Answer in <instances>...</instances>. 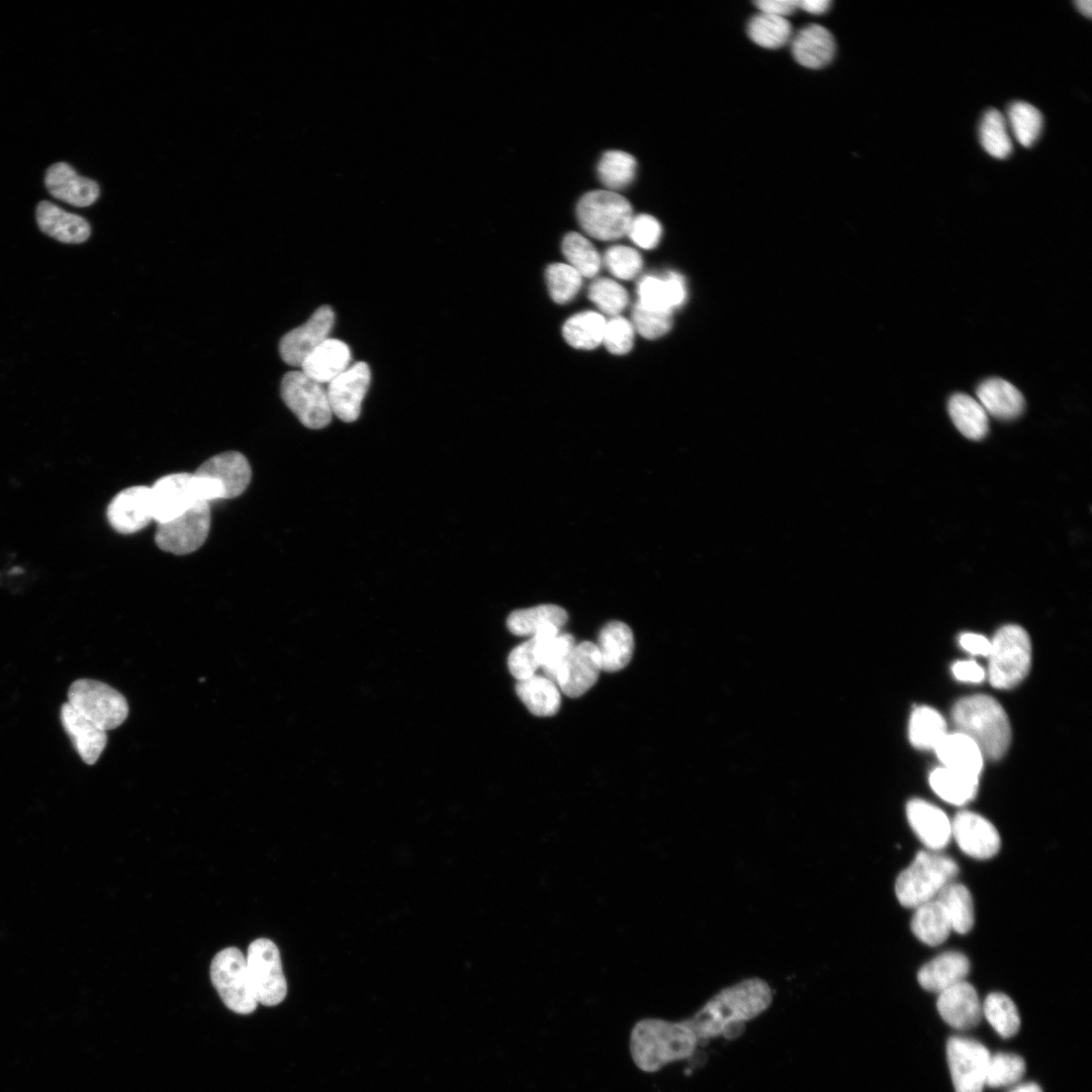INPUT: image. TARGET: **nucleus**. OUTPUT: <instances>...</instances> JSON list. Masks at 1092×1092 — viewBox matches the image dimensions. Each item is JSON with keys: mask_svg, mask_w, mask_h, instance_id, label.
I'll return each instance as SVG.
<instances>
[{"mask_svg": "<svg viewBox=\"0 0 1092 1092\" xmlns=\"http://www.w3.org/2000/svg\"><path fill=\"white\" fill-rule=\"evenodd\" d=\"M774 994L762 979L749 978L725 987L713 995L687 1021L700 1044L723 1037L735 1039L747 1022L768 1009Z\"/></svg>", "mask_w": 1092, "mask_h": 1092, "instance_id": "obj_1", "label": "nucleus"}, {"mask_svg": "<svg viewBox=\"0 0 1092 1092\" xmlns=\"http://www.w3.org/2000/svg\"><path fill=\"white\" fill-rule=\"evenodd\" d=\"M700 1044L687 1021L646 1019L638 1022L630 1036L634 1063L645 1072H657L664 1066L691 1058Z\"/></svg>", "mask_w": 1092, "mask_h": 1092, "instance_id": "obj_2", "label": "nucleus"}, {"mask_svg": "<svg viewBox=\"0 0 1092 1092\" xmlns=\"http://www.w3.org/2000/svg\"><path fill=\"white\" fill-rule=\"evenodd\" d=\"M951 718L958 731L973 739L984 757L997 760L1007 751L1010 723L1002 706L992 697L975 695L961 699L952 709Z\"/></svg>", "mask_w": 1092, "mask_h": 1092, "instance_id": "obj_3", "label": "nucleus"}, {"mask_svg": "<svg viewBox=\"0 0 1092 1092\" xmlns=\"http://www.w3.org/2000/svg\"><path fill=\"white\" fill-rule=\"evenodd\" d=\"M958 874L959 867L949 856L921 850L898 876L895 884L897 899L904 907L916 908L935 899Z\"/></svg>", "mask_w": 1092, "mask_h": 1092, "instance_id": "obj_4", "label": "nucleus"}, {"mask_svg": "<svg viewBox=\"0 0 1092 1092\" xmlns=\"http://www.w3.org/2000/svg\"><path fill=\"white\" fill-rule=\"evenodd\" d=\"M576 215L582 230L601 241H614L626 236L633 218L629 201L611 190L585 193L577 203Z\"/></svg>", "mask_w": 1092, "mask_h": 1092, "instance_id": "obj_5", "label": "nucleus"}, {"mask_svg": "<svg viewBox=\"0 0 1092 1092\" xmlns=\"http://www.w3.org/2000/svg\"><path fill=\"white\" fill-rule=\"evenodd\" d=\"M988 676L997 689H1011L1028 673L1031 662V644L1026 631L1017 625L1000 628L988 654Z\"/></svg>", "mask_w": 1092, "mask_h": 1092, "instance_id": "obj_6", "label": "nucleus"}, {"mask_svg": "<svg viewBox=\"0 0 1092 1092\" xmlns=\"http://www.w3.org/2000/svg\"><path fill=\"white\" fill-rule=\"evenodd\" d=\"M193 474L200 500L210 504L242 494L251 481L252 469L242 453L229 451L210 457Z\"/></svg>", "mask_w": 1092, "mask_h": 1092, "instance_id": "obj_7", "label": "nucleus"}, {"mask_svg": "<svg viewBox=\"0 0 1092 1092\" xmlns=\"http://www.w3.org/2000/svg\"><path fill=\"white\" fill-rule=\"evenodd\" d=\"M211 982L224 1005L239 1014L252 1013L257 999L249 976L246 957L239 948L217 952L210 965Z\"/></svg>", "mask_w": 1092, "mask_h": 1092, "instance_id": "obj_8", "label": "nucleus"}, {"mask_svg": "<svg viewBox=\"0 0 1092 1092\" xmlns=\"http://www.w3.org/2000/svg\"><path fill=\"white\" fill-rule=\"evenodd\" d=\"M68 703L103 730L121 725L128 715L125 698L99 680L80 678L68 690Z\"/></svg>", "mask_w": 1092, "mask_h": 1092, "instance_id": "obj_9", "label": "nucleus"}, {"mask_svg": "<svg viewBox=\"0 0 1092 1092\" xmlns=\"http://www.w3.org/2000/svg\"><path fill=\"white\" fill-rule=\"evenodd\" d=\"M247 968L258 1003L275 1006L287 994V984L282 970L280 952L268 938H258L248 947Z\"/></svg>", "mask_w": 1092, "mask_h": 1092, "instance_id": "obj_10", "label": "nucleus"}, {"mask_svg": "<svg viewBox=\"0 0 1092 1092\" xmlns=\"http://www.w3.org/2000/svg\"><path fill=\"white\" fill-rule=\"evenodd\" d=\"M280 392L285 404L306 428L322 429L330 424L333 412L327 389L301 370L283 376Z\"/></svg>", "mask_w": 1092, "mask_h": 1092, "instance_id": "obj_11", "label": "nucleus"}, {"mask_svg": "<svg viewBox=\"0 0 1092 1092\" xmlns=\"http://www.w3.org/2000/svg\"><path fill=\"white\" fill-rule=\"evenodd\" d=\"M210 504L198 502L180 516L158 524L155 542L169 553L185 555L199 549L210 530Z\"/></svg>", "mask_w": 1092, "mask_h": 1092, "instance_id": "obj_12", "label": "nucleus"}, {"mask_svg": "<svg viewBox=\"0 0 1092 1092\" xmlns=\"http://www.w3.org/2000/svg\"><path fill=\"white\" fill-rule=\"evenodd\" d=\"M946 1057L956 1092L983 1091L991 1057L985 1045L953 1036L947 1040Z\"/></svg>", "mask_w": 1092, "mask_h": 1092, "instance_id": "obj_13", "label": "nucleus"}, {"mask_svg": "<svg viewBox=\"0 0 1092 1092\" xmlns=\"http://www.w3.org/2000/svg\"><path fill=\"white\" fill-rule=\"evenodd\" d=\"M150 488L153 520L157 524L172 520L201 502L193 473L162 476Z\"/></svg>", "mask_w": 1092, "mask_h": 1092, "instance_id": "obj_14", "label": "nucleus"}, {"mask_svg": "<svg viewBox=\"0 0 1092 1092\" xmlns=\"http://www.w3.org/2000/svg\"><path fill=\"white\" fill-rule=\"evenodd\" d=\"M370 369L365 362L350 365L328 383L327 394L333 415L344 422H354L370 384Z\"/></svg>", "mask_w": 1092, "mask_h": 1092, "instance_id": "obj_15", "label": "nucleus"}, {"mask_svg": "<svg viewBox=\"0 0 1092 1092\" xmlns=\"http://www.w3.org/2000/svg\"><path fill=\"white\" fill-rule=\"evenodd\" d=\"M335 313L331 306L318 307L300 327L288 332L279 343V353L288 365L300 366L303 360L328 338Z\"/></svg>", "mask_w": 1092, "mask_h": 1092, "instance_id": "obj_16", "label": "nucleus"}, {"mask_svg": "<svg viewBox=\"0 0 1092 1092\" xmlns=\"http://www.w3.org/2000/svg\"><path fill=\"white\" fill-rule=\"evenodd\" d=\"M601 670L597 645L583 641L570 650L557 672L555 684L564 695L577 698L597 682Z\"/></svg>", "mask_w": 1092, "mask_h": 1092, "instance_id": "obj_17", "label": "nucleus"}, {"mask_svg": "<svg viewBox=\"0 0 1092 1092\" xmlns=\"http://www.w3.org/2000/svg\"><path fill=\"white\" fill-rule=\"evenodd\" d=\"M110 526L118 533L132 534L153 521L151 488L133 485L119 491L106 512Z\"/></svg>", "mask_w": 1092, "mask_h": 1092, "instance_id": "obj_18", "label": "nucleus"}, {"mask_svg": "<svg viewBox=\"0 0 1092 1092\" xmlns=\"http://www.w3.org/2000/svg\"><path fill=\"white\" fill-rule=\"evenodd\" d=\"M951 836L969 856L988 859L1000 849V836L995 826L981 815L959 812L951 822Z\"/></svg>", "mask_w": 1092, "mask_h": 1092, "instance_id": "obj_19", "label": "nucleus"}, {"mask_svg": "<svg viewBox=\"0 0 1092 1092\" xmlns=\"http://www.w3.org/2000/svg\"><path fill=\"white\" fill-rule=\"evenodd\" d=\"M44 185L53 197L77 207L93 204L100 193L94 180L78 175L75 169L65 162L48 168Z\"/></svg>", "mask_w": 1092, "mask_h": 1092, "instance_id": "obj_20", "label": "nucleus"}, {"mask_svg": "<svg viewBox=\"0 0 1092 1092\" xmlns=\"http://www.w3.org/2000/svg\"><path fill=\"white\" fill-rule=\"evenodd\" d=\"M908 822L920 841L932 851L944 848L951 837V822L938 807L913 799L906 807Z\"/></svg>", "mask_w": 1092, "mask_h": 1092, "instance_id": "obj_21", "label": "nucleus"}, {"mask_svg": "<svg viewBox=\"0 0 1092 1092\" xmlns=\"http://www.w3.org/2000/svg\"><path fill=\"white\" fill-rule=\"evenodd\" d=\"M936 1006L942 1019L958 1029L976 1026L983 1015L979 996L975 988L966 981L940 992Z\"/></svg>", "mask_w": 1092, "mask_h": 1092, "instance_id": "obj_22", "label": "nucleus"}, {"mask_svg": "<svg viewBox=\"0 0 1092 1092\" xmlns=\"http://www.w3.org/2000/svg\"><path fill=\"white\" fill-rule=\"evenodd\" d=\"M60 718L82 760L87 764H94L106 746V731L76 711L68 702L61 707Z\"/></svg>", "mask_w": 1092, "mask_h": 1092, "instance_id": "obj_23", "label": "nucleus"}, {"mask_svg": "<svg viewBox=\"0 0 1092 1092\" xmlns=\"http://www.w3.org/2000/svg\"><path fill=\"white\" fill-rule=\"evenodd\" d=\"M35 216L39 230L59 242L80 244L90 237V225L84 217L68 212L48 200L37 204Z\"/></svg>", "mask_w": 1092, "mask_h": 1092, "instance_id": "obj_24", "label": "nucleus"}, {"mask_svg": "<svg viewBox=\"0 0 1092 1092\" xmlns=\"http://www.w3.org/2000/svg\"><path fill=\"white\" fill-rule=\"evenodd\" d=\"M791 51L798 64L808 69H820L828 65L835 54V41L831 32L822 25L810 24L793 34Z\"/></svg>", "mask_w": 1092, "mask_h": 1092, "instance_id": "obj_25", "label": "nucleus"}, {"mask_svg": "<svg viewBox=\"0 0 1092 1092\" xmlns=\"http://www.w3.org/2000/svg\"><path fill=\"white\" fill-rule=\"evenodd\" d=\"M351 362L348 345L340 340L328 338L315 348L301 363V371L312 380L329 383L343 373Z\"/></svg>", "mask_w": 1092, "mask_h": 1092, "instance_id": "obj_26", "label": "nucleus"}, {"mask_svg": "<svg viewBox=\"0 0 1092 1092\" xmlns=\"http://www.w3.org/2000/svg\"><path fill=\"white\" fill-rule=\"evenodd\" d=\"M970 972L968 958L960 951L943 952L927 964L917 974L920 986L934 993H940L949 987L965 981Z\"/></svg>", "mask_w": 1092, "mask_h": 1092, "instance_id": "obj_27", "label": "nucleus"}, {"mask_svg": "<svg viewBox=\"0 0 1092 1092\" xmlns=\"http://www.w3.org/2000/svg\"><path fill=\"white\" fill-rule=\"evenodd\" d=\"M977 400L988 416L1008 421L1017 418L1024 408L1022 393L1005 379L992 377L981 382L976 390Z\"/></svg>", "mask_w": 1092, "mask_h": 1092, "instance_id": "obj_28", "label": "nucleus"}, {"mask_svg": "<svg viewBox=\"0 0 1092 1092\" xmlns=\"http://www.w3.org/2000/svg\"><path fill=\"white\" fill-rule=\"evenodd\" d=\"M602 670L614 672L624 668L632 658L634 636L631 628L620 621L607 623L600 631L596 644Z\"/></svg>", "mask_w": 1092, "mask_h": 1092, "instance_id": "obj_29", "label": "nucleus"}, {"mask_svg": "<svg viewBox=\"0 0 1092 1092\" xmlns=\"http://www.w3.org/2000/svg\"><path fill=\"white\" fill-rule=\"evenodd\" d=\"M934 750L943 766L980 776L984 756L975 741L966 734L960 731L946 733Z\"/></svg>", "mask_w": 1092, "mask_h": 1092, "instance_id": "obj_30", "label": "nucleus"}, {"mask_svg": "<svg viewBox=\"0 0 1092 1092\" xmlns=\"http://www.w3.org/2000/svg\"><path fill=\"white\" fill-rule=\"evenodd\" d=\"M516 692L528 710L536 716H553L560 708V690L553 680L544 675L534 674L518 680Z\"/></svg>", "mask_w": 1092, "mask_h": 1092, "instance_id": "obj_31", "label": "nucleus"}, {"mask_svg": "<svg viewBox=\"0 0 1092 1092\" xmlns=\"http://www.w3.org/2000/svg\"><path fill=\"white\" fill-rule=\"evenodd\" d=\"M947 406L953 425L965 437L978 441L987 435L988 414L976 398L966 393H956L949 398Z\"/></svg>", "mask_w": 1092, "mask_h": 1092, "instance_id": "obj_32", "label": "nucleus"}, {"mask_svg": "<svg viewBox=\"0 0 1092 1092\" xmlns=\"http://www.w3.org/2000/svg\"><path fill=\"white\" fill-rule=\"evenodd\" d=\"M929 783L942 800L961 806L975 798L979 777L940 766L931 771Z\"/></svg>", "mask_w": 1092, "mask_h": 1092, "instance_id": "obj_33", "label": "nucleus"}, {"mask_svg": "<svg viewBox=\"0 0 1092 1092\" xmlns=\"http://www.w3.org/2000/svg\"><path fill=\"white\" fill-rule=\"evenodd\" d=\"M911 930L923 943L935 946L942 943L952 929L944 908L933 899L915 908Z\"/></svg>", "mask_w": 1092, "mask_h": 1092, "instance_id": "obj_34", "label": "nucleus"}, {"mask_svg": "<svg viewBox=\"0 0 1092 1092\" xmlns=\"http://www.w3.org/2000/svg\"><path fill=\"white\" fill-rule=\"evenodd\" d=\"M567 618L566 611L559 606L539 605L512 612L508 617L507 626L515 635L533 636L547 625H554L560 629L566 623Z\"/></svg>", "mask_w": 1092, "mask_h": 1092, "instance_id": "obj_35", "label": "nucleus"}, {"mask_svg": "<svg viewBox=\"0 0 1092 1092\" xmlns=\"http://www.w3.org/2000/svg\"><path fill=\"white\" fill-rule=\"evenodd\" d=\"M935 899L944 908L952 930L965 934L972 929L975 920L974 904L967 887L951 882L938 893Z\"/></svg>", "mask_w": 1092, "mask_h": 1092, "instance_id": "obj_36", "label": "nucleus"}, {"mask_svg": "<svg viewBox=\"0 0 1092 1092\" xmlns=\"http://www.w3.org/2000/svg\"><path fill=\"white\" fill-rule=\"evenodd\" d=\"M607 321L596 311H583L569 317L562 328L565 341L576 349H595L603 343Z\"/></svg>", "mask_w": 1092, "mask_h": 1092, "instance_id": "obj_37", "label": "nucleus"}, {"mask_svg": "<svg viewBox=\"0 0 1092 1092\" xmlns=\"http://www.w3.org/2000/svg\"><path fill=\"white\" fill-rule=\"evenodd\" d=\"M747 34L761 48L779 49L790 42L794 33L787 18L759 12L748 21Z\"/></svg>", "mask_w": 1092, "mask_h": 1092, "instance_id": "obj_38", "label": "nucleus"}, {"mask_svg": "<svg viewBox=\"0 0 1092 1092\" xmlns=\"http://www.w3.org/2000/svg\"><path fill=\"white\" fill-rule=\"evenodd\" d=\"M946 734L943 717L930 707H919L912 712L909 721V739L920 749L933 748Z\"/></svg>", "mask_w": 1092, "mask_h": 1092, "instance_id": "obj_39", "label": "nucleus"}, {"mask_svg": "<svg viewBox=\"0 0 1092 1092\" xmlns=\"http://www.w3.org/2000/svg\"><path fill=\"white\" fill-rule=\"evenodd\" d=\"M979 139L983 149L996 159H1005L1012 152V140L1005 116L997 109L987 110L979 125Z\"/></svg>", "mask_w": 1092, "mask_h": 1092, "instance_id": "obj_40", "label": "nucleus"}, {"mask_svg": "<svg viewBox=\"0 0 1092 1092\" xmlns=\"http://www.w3.org/2000/svg\"><path fill=\"white\" fill-rule=\"evenodd\" d=\"M982 1011L1002 1037L1009 1038L1018 1032L1020 1016L1014 1002L1006 994H989L982 1005Z\"/></svg>", "mask_w": 1092, "mask_h": 1092, "instance_id": "obj_41", "label": "nucleus"}, {"mask_svg": "<svg viewBox=\"0 0 1092 1092\" xmlns=\"http://www.w3.org/2000/svg\"><path fill=\"white\" fill-rule=\"evenodd\" d=\"M1005 118L1015 140L1023 147H1030L1040 134L1042 115L1030 103L1024 101L1012 102L1007 109Z\"/></svg>", "mask_w": 1092, "mask_h": 1092, "instance_id": "obj_42", "label": "nucleus"}, {"mask_svg": "<svg viewBox=\"0 0 1092 1092\" xmlns=\"http://www.w3.org/2000/svg\"><path fill=\"white\" fill-rule=\"evenodd\" d=\"M636 160L623 151L605 153L598 166L601 182L611 191L628 186L635 177Z\"/></svg>", "mask_w": 1092, "mask_h": 1092, "instance_id": "obj_43", "label": "nucleus"}, {"mask_svg": "<svg viewBox=\"0 0 1092 1092\" xmlns=\"http://www.w3.org/2000/svg\"><path fill=\"white\" fill-rule=\"evenodd\" d=\"M562 252L582 277H594L601 269V257L594 245L582 235L567 234L562 241Z\"/></svg>", "mask_w": 1092, "mask_h": 1092, "instance_id": "obj_44", "label": "nucleus"}, {"mask_svg": "<svg viewBox=\"0 0 1092 1092\" xmlns=\"http://www.w3.org/2000/svg\"><path fill=\"white\" fill-rule=\"evenodd\" d=\"M545 277L551 298L560 304L570 301L582 284V276L573 267L564 263L548 266Z\"/></svg>", "mask_w": 1092, "mask_h": 1092, "instance_id": "obj_45", "label": "nucleus"}, {"mask_svg": "<svg viewBox=\"0 0 1092 1092\" xmlns=\"http://www.w3.org/2000/svg\"><path fill=\"white\" fill-rule=\"evenodd\" d=\"M1024 1072L1025 1063L1020 1056L999 1053L990 1057L985 1085L991 1088L1009 1086L1018 1082Z\"/></svg>", "mask_w": 1092, "mask_h": 1092, "instance_id": "obj_46", "label": "nucleus"}, {"mask_svg": "<svg viewBox=\"0 0 1092 1092\" xmlns=\"http://www.w3.org/2000/svg\"><path fill=\"white\" fill-rule=\"evenodd\" d=\"M588 298L606 314L619 315L628 303L626 289L609 278L595 280L588 288Z\"/></svg>", "mask_w": 1092, "mask_h": 1092, "instance_id": "obj_47", "label": "nucleus"}, {"mask_svg": "<svg viewBox=\"0 0 1092 1092\" xmlns=\"http://www.w3.org/2000/svg\"><path fill=\"white\" fill-rule=\"evenodd\" d=\"M633 328L644 338L653 340L666 334L672 324L671 311L645 307L638 302L633 308Z\"/></svg>", "mask_w": 1092, "mask_h": 1092, "instance_id": "obj_48", "label": "nucleus"}, {"mask_svg": "<svg viewBox=\"0 0 1092 1092\" xmlns=\"http://www.w3.org/2000/svg\"><path fill=\"white\" fill-rule=\"evenodd\" d=\"M604 261L614 276L624 280L634 278L642 268L640 254L627 246L618 245L609 248L605 253Z\"/></svg>", "mask_w": 1092, "mask_h": 1092, "instance_id": "obj_49", "label": "nucleus"}, {"mask_svg": "<svg viewBox=\"0 0 1092 1092\" xmlns=\"http://www.w3.org/2000/svg\"><path fill=\"white\" fill-rule=\"evenodd\" d=\"M508 665L512 675L518 680L534 675L540 668L537 640L532 636L515 647L509 655Z\"/></svg>", "mask_w": 1092, "mask_h": 1092, "instance_id": "obj_50", "label": "nucleus"}, {"mask_svg": "<svg viewBox=\"0 0 1092 1092\" xmlns=\"http://www.w3.org/2000/svg\"><path fill=\"white\" fill-rule=\"evenodd\" d=\"M633 325L621 315L612 316L606 323L603 343L615 355L628 353L633 346Z\"/></svg>", "mask_w": 1092, "mask_h": 1092, "instance_id": "obj_51", "label": "nucleus"}, {"mask_svg": "<svg viewBox=\"0 0 1092 1092\" xmlns=\"http://www.w3.org/2000/svg\"><path fill=\"white\" fill-rule=\"evenodd\" d=\"M638 303L653 309L672 311L664 277L645 276L638 283Z\"/></svg>", "mask_w": 1092, "mask_h": 1092, "instance_id": "obj_52", "label": "nucleus"}, {"mask_svg": "<svg viewBox=\"0 0 1092 1092\" xmlns=\"http://www.w3.org/2000/svg\"><path fill=\"white\" fill-rule=\"evenodd\" d=\"M662 229L659 221L649 214L633 216L627 235L640 248L653 249L659 243Z\"/></svg>", "mask_w": 1092, "mask_h": 1092, "instance_id": "obj_53", "label": "nucleus"}, {"mask_svg": "<svg viewBox=\"0 0 1092 1092\" xmlns=\"http://www.w3.org/2000/svg\"><path fill=\"white\" fill-rule=\"evenodd\" d=\"M754 5L759 12L785 18L799 9L798 0H758Z\"/></svg>", "mask_w": 1092, "mask_h": 1092, "instance_id": "obj_54", "label": "nucleus"}, {"mask_svg": "<svg viewBox=\"0 0 1092 1092\" xmlns=\"http://www.w3.org/2000/svg\"><path fill=\"white\" fill-rule=\"evenodd\" d=\"M953 675L962 681L980 682L985 678V670L974 660L956 662L951 667Z\"/></svg>", "mask_w": 1092, "mask_h": 1092, "instance_id": "obj_55", "label": "nucleus"}, {"mask_svg": "<svg viewBox=\"0 0 1092 1092\" xmlns=\"http://www.w3.org/2000/svg\"><path fill=\"white\" fill-rule=\"evenodd\" d=\"M664 279L667 286L670 307L673 309L680 306L687 297L685 280L679 274L674 272L668 273Z\"/></svg>", "mask_w": 1092, "mask_h": 1092, "instance_id": "obj_56", "label": "nucleus"}, {"mask_svg": "<svg viewBox=\"0 0 1092 1092\" xmlns=\"http://www.w3.org/2000/svg\"><path fill=\"white\" fill-rule=\"evenodd\" d=\"M961 646L975 655L988 656L991 649V641L976 633H964L960 636Z\"/></svg>", "mask_w": 1092, "mask_h": 1092, "instance_id": "obj_57", "label": "nucleus"}, {"mask_svg": "<svg viewBox=\"0 0 1092 1092\" xmlns=\"http://www.w3.org/2000/svg\"><path fill=\"white\" fill-rule=\"evenodd\" d=\"M831 5L830 0H798V8L802 9L810 14H823Z\"/></svg>", "mask_w": 1092, "mask_h": 1092, "instance_id": "obj_58", "label": "nucleus"}, {"mask_svg": "<svg viewBox=\"0 0 1092 1092\" xmlns=\"http://www.w3.org/2000/svg\"><path fill=\"white\" fill-rule=\"evenodd\" d=\"M1075 6L1081 14L1090 18L1092 15V2L1091 0H1078L1075 1Z\"/></svg>", "mask_w": 1092, "mask_h": 1092, "instance_id": "obj_59", "label": "nucleus"}, {"mask_svg": "<svg viewBox=\"0 0 1092 1092\" xmlns=\"http://www.w3.org/2000/svg\"><path fill=\"white\" fill-rule=\"evenodd\" d=\"M1010 1092H1042V1090L1036 1083L1029 1082L1016 1086Z\"/></svg>", "mask_w": 1092, "mask_h": 1092, "instance_id": "obj_60", "label": "nucleus"}]
</instances>
